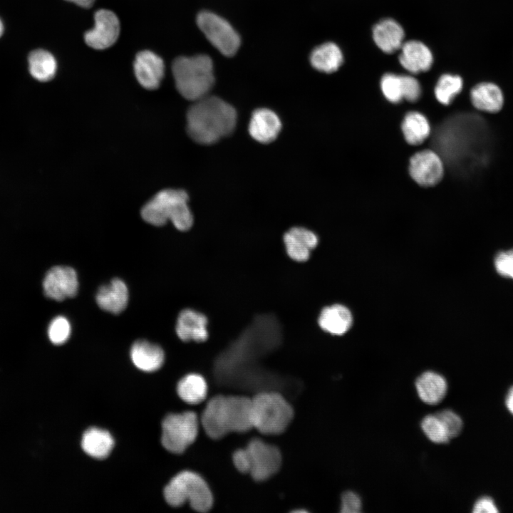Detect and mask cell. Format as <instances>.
Here are the masks:
<instances>
[{
  "mask_svg": "<svg viewBox=\"0 0 513 513\" xmlns=\"http://www.w3.org/2000/svg\"><path fill=\"white\" fill-rule=\"evenodd\" d=\"M415 388L420 399L432 405L444 399L447 391V383L442 375L428 370L418 377Z\"/></svg>",
  "mask_w": 513,
  "mask_h": 513,
  "instance_id": "cell-22",
  "label": "cell"
},
{
  "mask_svg": "<svg viewBox=\"0 0 513 513\" xmlns=\"http://www.w3.org/2000/svg\"><path fill=\"white\" fill-rule=\"evenodd\" d=\"M470 98L475 109L487 113H499L504 103L502 89L491 82H482L475 85L470 90Z\"/></svg>",
  "mask_w": 513,
  "mask_h": 513,
  "instance_id": "cell-19",
  "label": "cell"
},
{
  "mask_svg": "<svg viewBox=\"0 0 513 513\" xmlns=\"http://www.w3.org/2000/svg\"><path fill=\"white\" fill-rule=\"evenodd\" d=\"M310 62L316 70L331 73L336 71L343 63V54L339 47L332 42L323 43L311 53Z\"/></svg>",
  "mask_w": 513,
  "mask_h": 513,
  "instance_id": "cell-27",
  "label": "cell"
},
{
  "mask_svg": "<svg viewBox=\"0 0 513 513\" xmlns=\"http://www.w3.org/2000/svg\"><path fill=\"white\" fill-rule=\"evenodd\" d=\"M71 328L68 320L62 316L54 318L48 328L50 341L55 345L64 343L71 335Z\"/></svg>",
  "mask_w": 513,
  "mask_h": 513,
  "instance_id": "cell-33",
  "label": "cell"
},
{
  "mask_svg": "<svg viewBox=\"0 0 513 513\" xmlns=\"http://www.w3.org/2000/svg\"><path fill=\"white\" fill-rule=\"evenodd\" d=\"M66 1H71L74 4H76V5L79 6L81 7L85 8V9L91 7L95 1V0H66Z\"/></svg>",
  "mask_w": 513,
  "mask_h": 513,
  "instance_id": "cell-40",
  "label": "cell"
},
{
  "mask_svg": "<svg viewBox=\"0 0 513 513\" xmlns=\"http://www.w3.org/2000/svg\"><path fill=\"white\" fill-rule=\"evenodd\" d=\"M188 200L184 190H163L144 205L141 216L146 222L154 226H162L170 220L177 229L188 230L193 224Z\"/></svg>",
  "mask_w": 513,
  "mask_h": 513,
  "instance_id": "cell-5",
  "label": "cell"
},
{
  "mask_svg": "<svg viewBox=\"0 0 513 513\" xmlns=\"http://www.w3.org/2000/svg\"><path fill=\"white\" fill-rule=\"evenodd\" d=\"M293 417L294 410L291 404L278 391H259L251 398L252 428L262 434H281L286 429Z\"/></svg>",
  "mask_w": 513,
  "mask_h": 513,
  "instance_id": "cell-6",
  "label": "cell"
},
{
  "mask_svg": "<svg viewBox=\"0 0 513 513\" xmlns=\"http://www.w3.org/2000/svg\"><path fill=\"white\" fill-rule=\"evenodd\" d=\"M281 128L279 116L271 110H255L249 124V133L252 138L261 143H269L278 136Z\"/></svg>",
  "mask_w": 513,
  "mask_h": 513,
  "instance_id": "cell-15",
  "label": "cell"
},
{
  "mask_svg": "<svg viewBox=\"0 0 513 513\" xmlns=\"http://www.w3.org/2000/svg\"><path fill=\"white\" fill-rule=\"evenodd\" d=\"M462 88L463 81L460 76L443 74L440 77L435 86V98L440 104L447 106L462 91Z\"/></svg>",
  "mask_w": 513,
  "mask_h": 513,
  "instance_id": "cell-30",
  "label": "cell"
},
{
  "mask_svg": "<svg viewBox=\"0 0 513 513\" xmlns=\"http://www.w3.org/2000/svg\"><path fill=\"white\" fill-rule=\"evenodd\" d=\"M408 174L420 187H435L443 180L445 163L433 149L425 148L415 151L410 157Z\"/></svg>",
  "mask_w": 513,
  "mask_h": 513,
  "instance_id": "cell-11",
  "label": "cell"
},
{
  "mask_svg": "<svg viewBox=\"0 0 513 513\" xmlns=\"http://www.w3.org/2000/svg\"><path fill=\"white\" fill-rule=\"evenodd\" d=\"M436 415L443 423L450 439L457 437L461 432L462 420L453 410L445 409L437 412Z\"/></svg>",
  "mask_w": 513,
  "mask_h": 513,
  "instance_id": "cell-34",
  "label": "cell"
},
{
  "mask_svg": "<svg viewBox=\"0 0 513 513\" xmlns=\"http://www.w3.org/2000/svg\"><path fill=\"white\" fill-rule=\"evenodd\" d=\"M166 502L172 507H180L189 502L197 512H205L211 509L213 497L204 480L198 474L183 471L174 477L164 489Z\"/></svg>",
  "mask_w": 513,
  "mask_h": 513,
  "instance_id": "cell-8",
  "label": "cell"
},
{
  "mask_svg": "<svg viewBox=\"0 0 513 513\" xmlns=\"http://www.w3.org/2000/svg\"><path fill=\"white\" fill-rule=\"evenodd\" d=\"M400 49V63L410 73L416 74L427 71L431 68L432 54L422 42L409 41L403 43Z\"/></svg>",
  "mask_w": 513,
  "mask_h": 513,
  "instance_id": "cell-20",
  "label": "cell"
},
{
  "mask_svg": "<svg viewBox=\"0 0 513 513\" xmlns=\"http://www.w3.org/2000/svg\"><path fill=\"white\" fill-rule=\"evenodd\" d=\"M373 38L380 50L390 53L401 48L403 43L404 31L395 20L385 19L374 26Z\"/></svg>",
  "mask_w": 513,
  "mask_h": 513,
  "instance_id": "cell-25",
  "label": "cell"
},
{
  "mask_svg": "<svg viewBox=\"0 0 513 513\" xmlns=\"http://www.w3.org/2000/svg\"><path fill=\"white\" fill-rule=\"evenodd\" d=\"M420 427L425 436L434 443L445 444L450 440L443 423L436 414L425 416Z\"/></svg>",
  "mask_w": 513,
  "mask_h": 513,
  "instance_id": "cell-32",
  "label": "cell"
},
{
  "mask_svg": "<svg viewBox=\"0 0 513 513\" xmlns=\"http://www.w3.org/2000/svg\"><path fill=\"white\" fill-rule=\"evenodd\" d=\"M403 86V100L415 103L421 97L422 89L418 79L409 75H401Z\"/></svg>",
  "mask_w": 513,
  "mask_h": 513,
  "instance_id": "cell-36",
  "label": "cell"
},
{
  "mask_svg": "<svg viewBox=\"0 0 513 513\" xmlns=\"http://www.w3.org/2000/svg\"><path fill=\"white\" fill-rule=\"evenodd\" d=\"M28 60L30 73L35 79L46 82L56 75L57 63L50 52L43 49L34 50L30 53Z\"/></svg>",
  "mask_w": 513,
  "mask_h": 513,
  "instance_id": "cell-28",
  "label": "cell"
},
{
  "mask_svg": "<svg viewBox=\"0 0 513 513\" xmlns=\"http://www.w3.org/2000/svg\"><path fill=\"white\" fill-rule=\"evenodd\" d=\"M172 71L178 92L187 100L207 96L214 85L213 63L207 55L180 56L174 60Z\"/></svg>",
  "mask_w": 513,
  "mask_h": 513,
  "instance_id": "cell-4",
  "label": "cell"
},
{
  "mask_svg": "<svg viewBox=\"0 0 513 513\" xmlns=\"http://www.w3.org/2000/svg\"><path fill=\"white\" fill-rule=\"evenodd\" d=\"M43 289L47 297L56 301L73 297L78 290L77 274L69 266H53L46 274Z\"/></svg>",
  "mask_w": 513,
  "mask_h": 513,
  "instance_id": "cell-13",
  "label": "cell"
},
{
  "mask_svg": "<svg viewBox=\"0 0 513 513\" xmlns=\"http://www.w3.org/2000/svg\"><path fill=\"white\" fill-rule=\"evenodd\" d=\"M237 117L231 105L218 97L207 95L195 100L189 108L187 130L195 142L210 145L233 131Z\"/></svg>",
  "mask_w": 513,
  "mask_h": 513,
  "instance_id": "cell-2",
  "label": "cell"
},
{
  "mask_svg": "<svg viewBox=\"0 0 513 513\" xmlns=\"http://www.w3.org/2000/svg\"><path fill=\"white\" fill-rule=\"evenodd\" d=\"M197 415L192 411L167 415L162 423L161 442L169 452L182 453L198 434Z\"/></svg>",
  "mask_w": 513,
  "mask_h": 513,
  "instance_id": "cell-9",
  "label": "cell"
},
{
  "mask_svg": "<svg viewBox=\"0 0 513 513\" xmlns=\"http://www.w3.org/2000/svg\"><path fill=\"white\" fill-rule=\"evenodd\" d=\"M207 319L204 315L195 310H182L177 318L176 333L184 341L202 342L208 337Z\"/></svg>",
  "mask_w": 513,
  "mask_h": 513,
  "instance_id": "cell-18",
  "label": "cell"
},
{
  "mask_svg": "<svg viewBox=\"0 0 513 513\" xmlns=\"http://www.w3.org/2000/svg\"><path fill=\"white\" fill-rule=\"evenodd\" d=\"M206 434L217 440L230 432H244L252 428L251 398L244 395H216L202 414Z\"/></svg>",
  "mask_w": 513,
  "mask_h": 513,
  "instance_id": "cell-3",
  "label": "cell"
},
{
  "mask_svg": "<svg viewBox=\"0 0 513 513\" xmlns=\"http://www.w3.org/2000/svg\"><path fill=\"white\" fill-rule=\"evenodd\" d=\"M400 128L404 140L411 147L423 144L432 132L428 117L417 110H410L405 113Z\"/></svg>",
  "mask_w": 513,
  "mask_h": 513,
  "instance_id": "cell-17",
  "label": "cell"
},
{
  "mask_svg": "<svg viewBox=\"0 0 513 513\" xmlns=\"http://www.w3.org/2000/svg\"><path fill=\"white\" fill-rule=\"evenodd\" d=\"M505 405L508 410L513 415V386H512L507 394Z\"/></svg>",
  "mask_w": 513,
  "mask_h": 513,
  "instance_id": "cell-39",
  "label": "cell"
},
{
  "mask_svg": "<svg viewBox=\"0 0 513 513\" xmlns=\"http://www.w3.org/2000/svg\"><path fill=\"white\" fill-rule=\"evenodd\" d=\"M95 26L84 34L86 44L96 50H103L113 46L120 33L118 16L108 9H99L94 14Z\"/></svg>",
  "mask_w": 513,
  "mask_h": 513,
  "instance_id": "cell-12",
  "label": "cell"
},
{
  "mask_svg": "<svg viewBox=\"0 0 513 513\" xmlns=\"http://www.w3.org/2000/svg\"><path fill=\"white\" fill-rule=\"evenodd\" d=\"M232 458L239 472L249 473L259 482L276 473L281 463L279 450L258 438L252 440L245 448L236 450Z\"/></svg>",
  "mask_w": 513,
  "mask_h": 513,
  "instance_id": "cell-7",
  "label": "cell"
},
{
  "mask_svg": "<svg viewBox=\"0 0 513 513\" xmlns=\"http://www.w3.org/2000/svg\"><path fill=\"white\" fill-rule=\"evenodd\" d=\"M352 323L351 312L341 304H333L323 308L318 317V325L321 328L335 336L346 333Z\"/></svg>",
  "mask_w": 513,
  "mask_h": 513,
  "instance_id": "cell-24",
  "label": "cell"
},
{
  "mask_svg": "<svg viewBox=\"0 0 513 513\" xmlns=\"http://www.w3.org/2000/svg\"><path fill=\"white\" fill-rule=\"evenodd\" d=\"M177 391L182 400L189 404L196 405L205 399L207 385L202 375L192 373L185 375L179 381Z\"/></svg>",
  "mask_w": 513,
  "mask_h": 513,
  "instance_id": "cell-29",
  "label": "cell"
},
{
  "mask_svg": "<svg viewBox=\"0 0 513 513\" xmlns=\"http://www.w3.org/2000/svg\"><path fill=\"white\" fill-rule=\"evenodd\" d=\"M3 31H4V26H3L2 21L0 19V36L2 35Z\"/></svg>",
  "mask_w": 513,
  "mask_h": 513,
  "instance_id": "cell-41",
  "label": "cell"
},
{
  "mask_svg": "<svg viewBox=\"0 0 513 513\" xmlns=\"http://www.w3.org/2000/svg\"><path fill=\"white\" fill-rule=\"evenodd\" d=\"M279 339L266 342L248 343L245 334L216 361L215 376L222 384L257 390L258 392L271 390L274 382L272 376L262 371L255 364L260 356L275 347Z\"/></svg>",
  "mask_w": 513,
  "mask_h": 513,
  "instance_id": "cell-1",
  "label": "cell"
},
{
  "mask_svg": "<svg viewBox=\"0 0 513 513\" xmlns=\"http://www.w3.org/2000/svg\"><path fill=\"white\" fill-rule=\"evenodd\" d=\"M288 256L296 261H305L309 256L312 249L318 244V239L312 231L296 227L291 228L284 236Z\"/></svg>",
  "mask_w": 513,
  "mask_h": 513,
  "instance_id": "cell-16",
  "label": "cell"
},
{
  "mask_svg": "<svg viewBox=\"0 0 513 513\" xmlns=\"http://www.w3.org/2000/svg\"><path fill=\"white\" fill-rule=\"evenodd\" d=\"M114 446L111 435L106 430L97 428L88 429L83 435L81 447L89 456L104 459L107 457Z\"/></svg>",
  "mask_w": 513,
  "mask_h": 513,
  "instance_id": "cell-26",
  "label": "cell"
},
{
  "mask_svg": "<svg viewBox=\"0 0 513 513\" xmlns=\"http://www.w3.org/2000/svg\"><path fill=\"white\" fill-rule=\"evenodd\" d=\"M197 24L207 40L223 55H234L240 46V38L236 31L223 18L202 11L197 17Z\"/></svg>",
  "mask_w": 513,
  "mask_h": 513,
  "instance_id": "cell-10",
  "label": "cell"
},
{
  "mask_svg": "<svg viewBox=\"0 0 513 513\" xmlns=\"http://www.w3.org/2000/svg\"><path fill=\"white\" fill-rule=\"evenodd\" d=\"M98 306L108 312L118 314L127 306L128 289L123 281L113 279L110 284L100 286L96 294Z\"/></svg>",
  "mask_w": 513,
  "mask_h": 513,
  "instance_id": "cell-21",
  "label": "cell"
},
{
  "mask_svg": "<svg viewBox=\"0 0 513 513\" xmlns=\"http://www.w3.org/2000/svg\"><path fill=\"white\" fill-rule=\"evenodd\" d=\"M362 502L361 497L352 491L345 492L341 496V512L358 513L361 512Z\"/></svg>",
  "mask_w": 513,
  "mask_h": 513,
  "instance_id": "cell-37",
  "label": "cell"
},
{
  "mask_svg": "<svg viewBox=\"0 0 513 513\" xmlns=\"http://www.w3.org/2000/svg\"><path fill=\"white\" fill-rule=\"evenodd\" d=\"M130 357L134 365L145 372L158 370L165 359L161 347L145 340H138L133 344Z\"/></svg>",
  "mask_w": 513,
  "mask_h": 513,
  "instance_id": "cell-23",
  "label": "cell"
},
{
  "mask_svg": "<svg viewBox=\"0 0 513 513\" xmlns=\"http://www.w3.org/2000/svg\"><path fill=\"white\" fill-rule=\"evenodd\" d=\"M472 512L475 513H496L498 512V509L490 497H482L475 503Z\"/></svg>",
  "mask_w": 513,
  "mask_h": 513,
  "instance_id": "cell-38",
  "label": "cell"
},
{
  "mask_svg": "<svg viewBox=\"0 0 513 513\" xmlns=\"http://www.w3.org/2000/svg\"><path fill=\"white\" fill-rule=\"evenodd\" d=\"M133 69L138 83L145 89L159 87L165 73L163 60L154 52L145 50L137 53Z\"/></svg>",
  "mask_w": 513,
  "mask_h": 513,
  "instance_id": "cell-14",
  "label": "cell"
},
{
  "mask_svg": "<svg viewBox=\"0 0 513 513\" xmlns=\"http://www.w3.org/2000/svg\"><path fill=\"white\" fill-rule=\"evenodd\" d=\"M385 99L391 104H399L403 100V86L401 75L385 73L380 82Z\"/></svg>",
  "mask_w": 513,
  "mask_h": 513,
  "instance_id": "cell-31",
  "label": "cell"
},
{
  "mask_svg": "<svg viewBox=\"0 0 513 513\" xmlns=\"http://www.w3.org/2000/svg\"><path fill=\"white\" fill-rule=\"evenodd\" d=\"M494 264L499 275L513 279V249L498 252Z\"/></svg>",
  "mask_w": 513,
  "mask_h": 513,
  "instance_id": "cell-35",
  "label": "cell"
}]
</instances>
